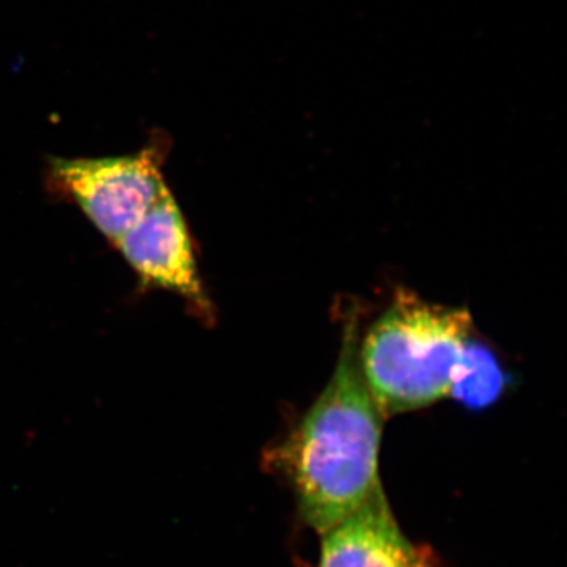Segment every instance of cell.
<instances>
[{
	"instance_id": "1",
	"label": "cell",
	"mask_w": 567,
	"mask_h": 567,
	"mask_svg": "<svg viewBox=\"0 0 567 567\" xmlns=\"http://www.w3.org/2000/svg\"><path fill=\"white\" fill-rule=\"evenodd\" d=\"M360 317L349 315L333 375L300 423L268 454L289 480L306 524L319 535L382 484L383 417L361 372Z\"/></svg>"
},
{
	"instance_id": "2",
	"label": "cell",
	"mask_w": 567,
	"mask_h": 567,
	"mask_svg": "<svg viewBox=\"0 0 567 567\" xmlns=\"http://www.w3.org/2000/svg\"><path fill=\"white\" fill-rule=\"evenodd\" d=\"M472 334L468 309L429 303L399 290L358 347L365 385L383 417L450 395Z\"/></svg>"
},
{
	"instance_id": "3",
	"label": "cell",
	"mask_w": 567,
	"mask_h": 567,
	"mask_svg": "<svg viewBox=\"0 0 567 567\" xmlns=\"http://www.w3.org/2000/svg\"><path fill=\"white\" fill-rule=\"evenodd\" d=\"M169 151V137L156 132L132 155L51 158L48 183L52 193L76 204L114 245L169 192L163 174Z\"/></svg>"
},
{
	"instance_id": "4",
	"label": "cell",
	"mask_w": 567,
	"mask_h": 567,
	"mask_svg": "<svg viewBox=\"0 0 567 567\" xmlns=\"http://www.w3.org/2000/svg\"><path fill=\"white\" fill-rule=\"evenodd\" d=\"M114 246L145 287L178 295L203 319H213L192 233L173 193L164 194Z\"/></svg>"
},
{
	"instance_id": "5",
	"label": "cell",
	"mask_w": 567,
	"mask_h": 567,
	"mask_svg": "<svg viewBox=\"0 0 567 567\" xmlns=\"http://www.w3.org/2000/svg\"><path fill=\"white\" fill-rule=\"evenodd\" d=\"M320 536L319 567H435L429 551L402 533L382 484Z\"/></svg>"
},
{
	"instance_id": "6",
	"label": "cell",
	"mask_w": 567,
	"mask_h": 567,
	"mask_svg": "<svg viewBox=\"0 0 567 567\" xmlns=\"http://www.w3.org/2000/svg\"><path fill=\"white\" fill-rule=\"evenodd\" d=\"M505 388V369L496 360L495 353L483 342L470 338L450 395L468 409L483 410L495 404Z\"/></svg>"
}]
</instances>
